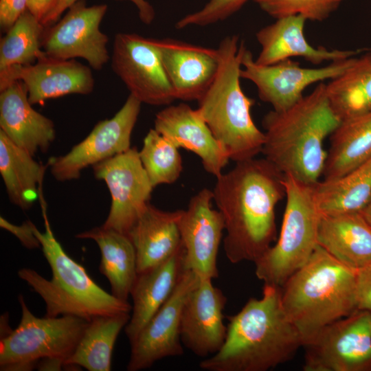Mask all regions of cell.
Returning a JSON list of instances; mask_svg holds the SVG:
<instances>
[{
    "mask_svg": "<svg viewBox=\"0 0 371 371\" xmlns=\"http://www.w3.org/2000/svg\"><path fill=\"white\" fill-rule=\"evenodd\" d=\"M284 175L265 158L236 162L216 177L214 201L221 212L228 260L254 263L276 240V207L285 196Z\"/></svg>",
    "mask_w": 371,
    "mask_h": 371,
    "instance_id": "cell-1",
    "label": "cell"
},
{
    "mask_svg": "<svg viewBox=\"0 0 371 371\" xmlns=\"http://www.w3.org/2000/svg\"><path fill=\"white\" fill-rule=\"evenodd\" d=\"M225 343L215 355L203 359L206 371H267L290 361L304 338L287 317L281 287L264 284L260 298H250L230 316Z\"/></svg>",
    "mask_w": 371,
    "mask_h": 371,
    "instance_id": "cell-2",
    "label": "cell"
},
{
    "mask_svg": "<svg viewBox=\"0 0 371 371\" xmlns=\"http://www.w3.org/2000/svg\"><path fill=\"white\" fill-rule=\"evenodd\" d=\"M341 120L333 111L319 82L313 91L283 111H270L262 118L265 158L284 175L315 184L327 157L325 139Z\"/></svg>",
    "mask_w": 371,
    "mask_h": 371,
    "instance_id": "cell-3",
    "label": "cell"
},
{
    "mask_svg": "<svg viewBox=\"0 0 371 371\" xmlns=\"http://www.w3.org/2000/svg\"><path fill=\"white\" fill-rule=\"evenodd\" d=\"M356 270L317 245L281 287L283 308L304 341L357 310Z\"/></svg>",
    "mask_w": 371,
    "mask_h": 371,
    "instance_id": "cell-4",
    "label": "cell"
},
{
    "mask_svg": "<svg viewBox=\"0 0 371 371\" xmlns=\"http://www.w3.org/2000/svg\"><path fill=\"white\" fill-rule=\"evenodd\" d=\"M245 47L237 35L227 36L221 41L216 76L198 101L197 109L229 159L236 162L255 158L265 142L264 132L251 115L254 100L244 93L240 85Z\"/></svg>",
    "mask_w": 371,
    "mask_h": 371,
    "instance_id": "cell-5",
    "label": "cell"
},
{
    "mask_svg": "<svg viewBox=\"0 0 371 371\" xmlns=\"http://www.w3.org/2000/svg\"><path fill=\"white\" fill-rule=\"evenodd\" d=\"M41 203L45 231L35 225L34 232L52 271L47 280L35 270L23 268L18 276L40 295L45 304L46 317L72 315L90 321L94 317L130 313L132 305L116 298L99 286L86 269L64 250L50 226L46 205Z\"/></svg>",
    "mask_w": 371,
    "mask_h": 371,
    "instance_id": "cell-6",
    "label": "cell"
},
{
    "mask_svg": "<svg viewBox=\"0 0 371 371\" xmlns=\"http://www.w3.org/2000/svg\"><path fill=\"white\" fill-rule=\"evenodd\" d=\"M315 185L284 175L286 205L280 236L254 262L256 276L264 284L282 287L307 262L318 245L322 213Z\"/></svg>",
    "mask_w": 371,
    "mask_h": 371,
    "instance_id": "cell-7",
    "label": "cell"
},
{
    "mask_svg": "<svg viewBox=\"0 0 371 371\" xmlns=\"http://www.w3.org/2000/svg\"><path fill=\"white\" fill-rule=\"evenodd\" d=\"M21 321L14 330L1 337L0 370L27 371L44 358L66 361L74 352L89 321L72 315L38 317L19 295Z\"/></svg>",
    "mask_w": 371,
    "mask_h": 371,
    "instance_id": "cell-8",
    "label": "cell"
},
{
    "mask_svg": "<svg viewBox=\"0 0 371 371\" xmlns=\"http://www.w3.org/2000/svg\"><path fill=\"white\" fill-rule=\"evenodd\" d=\"M304 371H371V313L356 310L307 338Z\"/></svg>",
    "mask_w": 371,
    "mask_h": 371,
    "instance_id": "cell-9",
    "label": "cell"
},
{
    "mask_svg": "<svg viewBox=\"0 0 371 371\" xmlns=\"http://www.w3.org/2000/svg\"><path fill=\"white\" fill-rule=\"evenodd\" d=\"M110 59L112 70L142 103L168 105L176 100L157 39L118 33Z\"/></svg>",
    "mask_w": 371,
    "mask_h": 371,
    "instance_id": "cell-10",
    "label": "cell"
},
{
    "mask_svg": "<svg viewBox=\"0 0 371 371\" xmlns=\"http://www.w3.org/2000/svg\"><path fill=\"white\" fill-rule=\"evenodd\" d=\"M108 7L106 4L87 6L78 0L54 24L45 27L41 48L45 55L58 59L81 58L91 68L100 70L109 60V38L100 30Z\"/></svg>",
    "mask_w": 371,
    "mask_h": 371,
    "instance_id": "cell-11",
    "label": "cell"
},
{
    "mask_svg": "<svg viewBox=\"0 0 371 371\" xmlns=\"http://www.w3.org/2000/svg\"><path fill=\"white\" fill-rule=\"evenodd\" d=\"M95 177L106 184L111 197L104 227L129 235L149 203L153 186L136 148L93 166Z\"/></svg>",
    "mask_w": 371,
    "mask_h": 371,
    "instance_id": "cell-12",
    "label": "cell"
},
{
    "mask_svg": "<svg viewBox=\"0 0 371 371\" xmlns=\"http://www.w3.org/2000/svg\"><path fill=\"white\" fill-rule=\"evenodd\" d=\"M141 104L139 100L129 94L111 118L100 121L83 140L64 155L52 157L48 164L55 179H77L85 168L129 150Z\"/></svg>",
    "mask_w": 371,
    "mask_h": 371,
    "instance_id": "cell-13",
    "label": "cell"
},
{
    "mask_svg": "<svg viewBox=\"0 0 371 371\" xmlns=\"http://www.w3.org/2000/svg\"><path fill=\"white\" fill-rule=\"evenodd\" d=\"M353 58L332 62L319 68L302 67L299 62L291 58L262 65L256 62L252 53L245 47L240 77L253 82L260 99L271 104L273 110L280 111L300 100L304 96V91L310 85L341 74Z\"/></svg>",
    "mask_w": 371,
    "mask_h": 371,
    "instance_id": "cell-14",
    "label": "cell"
},
{
    "mask_svg": "<svg viewBox=\"0 0 371 371\" xmlns=\"http://www.w3.org/2000/svg\"><path fill=\"white\" fill-rule=\"evenodd\" d=\"M200 278L185 269L175 289L131 344L127 370L148 369L155 362L183 354L180 328L183 306Z\"/></svg>",
    "mask_w": 371,
    "mask_h": 371,
    "instance_id": "cell-15",
    "label": "cell"
},
{
    "mask_svg": "<svg viewBox=\"0 0 371 371\" xmlns=\"http://www.w3.org/2000/svg\"><path fill=\"white\" fill-rule=\"evenodd\" d=\"M212 201L213 192L202 189L191 198L179 221L185 269L201 279L218 276L217 256L225 223L221 212L212 207Z\"/></svg>",
    "mask_w": 371,
    "mask_h": 371,
    "instance_id": "cell-16",
    "label": "cell"
},
{
    "mask_svg": "<svg viewBox=\"0 0 371 371\" xmlns=\"http://www.w3.org/2000/svg\"><path fill=\"white\" fill-rule=\"evenodd\" d=\"M15 80L23 82L32 104L69 94L87 95L94 88L89 67L75 59L54 58L45 54L32 64L0 71V89Z\"/></svg>",
    "mask_w": 371,
    "mask_h": 371,
    "instance_id": "cell-17",
    "label": "cell"
},
{
    "mask_svg": "<svg viewBox=\"0 0 371 371\" xmlns=\"http://www.w3.org/2000/svg\"><path fill=\"white\" fill-rule=\"evenodd\" d=\"M212 280L200 279L187 297L181 319L183 346L204 359L221 350L227 331L223 321L227 298Z\"/></svg>",
    "mask_w": 371,
    "mask_h": 371,
    "instance_id": "cell-18",
    "label": "cell"
},
{
    "mask_svg": "<svg viewBox=\"0 0 371 371\" xmlns=\"http://www.w3.org/2000/svg\"><path fill=\"white\" fill-rule=\"evenodd\" d=\"M157 41L175 98L199 101L216 76L219 67L217 49L171 38Z\"/></svg>",
    "mask_w": 371,
    "mask_h": 371,
    "instance_id": "cell-19",
    "label": "cell"
},
{
    "mask_svg": "<svg viewBox=\"0 0 371 371\" xmlns=\"http://www.w3.org/2000/svg\"><path fill=\"white\" fill-rule=\"evenodd\" d=\"M154 128L178 148L196 154L210 175L223 173L229 158L197 109L185 103L167 106L156 114Z\"/></svg>",
    "mask_w": 371,
    "mask_h": 371,
    "instance_id": "cell-20",
    "label": "cell"
},
{
    "mask_svg": "<svg viewBox=\"0 0 371 371\" xmlns=\"http://www.w3.org/2000/svg\"><path fill=\"white\" fill-rule=\"evenodd\" d=\"M306 21L301 15L286 16L260 29L256 37L261 49L256 62L269 65L293 57H302L313 65H319L349 58L360 51L312 46L304 36Z\"/></svg>",
    "mask_w": 371,
    "mask_h": 371,
    "instance_id": "cell-21",
    "label": "cell"
},
{
    "mask_svg": "<svg viewBox=\"0 0 371 371\" xmlns=\"http://www.w3.org/2000/svg\"><path fill=\"white\" fill-rule=\"evenodd\" d=\"M32 105L22 81H13L0 89V131L34 156L38 151H47L56 130L53 121Z\"/></svg>",
    "mask_w": 371,
    "mask_h": 371,
    "instance_id": "cell-22",
    "label": "cell"
},
{
    "mask_svg": "<svg viewBox=\"0 0 371 371\" xmlns=\"http://www.w3.org/2000/svg\"><path fill=\"white\" fill-rule=\"evenodd\" d=\"M184 267V248L159 265L137 274L131 296L130 319L124 328L131 344L175 289Z\"/></svg>",
    "mask_w": 371,
    "mask_h": 371,
    "instance_id": "cell-23",
    "label": "cell"
},
{
    "mask_svg": "<svg viewBox=\"0 0 371 371\" xmlns=\"http://www.w3.org/2000/svg\"><path fill=\"white\" fill-rule=\"evenodd\" d=\"M181 210L168 212L148 204L128 235L135 249L138 273L164 262L181 247Z\"/></svg>",
    "mask_w": 371,
    "mask_h": 371,
    "instance_id": "cell-24",
    "label": "cell"
},
{
    "mask_svg": "<svg viewBox=\"0 0 371 371\" xmlns=\"http://www.w3.org/2000/svg\"><path fill=\"white\" fill-rule=\"evenodd\" d=\"M317 244L350 268L371 263V226L360 212L322 214Z\"/></svg>",
    "mask_w": 371,
    "mask_h": 371,
    "instance_id": "cell-25",
    "label": "cell"
},
{
    "mask_svg": "<svg viewBox=\"0 0 371 371\" xmlns=\"http://www.w3.org/2000/svg\"><path fill=\"white\" fill-rule=\"evenodd\" d=\"M75 237L96 243L101 254L99 271L109 280L111 293L119 300L128 301L138 274L135 249L130 237L102 225Z\"/></svg>",
    "mask_w": 371,
    "mask_h": 371,
    "instance_id": "cell-26",
    "label": "cell"
},
{
    "mask_svg": "<svg viewBox=\"0 0 371 371\" xmlns=\"http://www.w3.org/2000/svg\"><path fill=\"white\" fill-rule=\"evenodd\" d=\"M47 167L48 163L45 166L36 161L0 131V173L12 203L23 210L32 206L41 194Z\"/></svg>",
    "mask_w": 371,
    "mask_h": 371,
    "instance_id": "cell-27",
    "label": "cell"
},
{
    "mask_svg": "<svg viewBox=\"0 0 371 371\" xmlns=\"http://www.w3.org/2000/svg\"><path fill=\"white\" fill-rule=\"evenodd\" d=\"M371 157V112L341 121L330 135L322 176L339 178Z\"/></svg>",
    "mask_w": 371,
    "mask_h": 371,
    "instance_id": "cell-28",
    "label": "cell"
},
{
    "mask_svg": "<svg viewBox=\"0 0 371 371\" xmlns=\"http://www.w3.org/2000/svg\"><path fill=\"white\" fill-rule=\"evenodd\" d=\"M329 103L341 121L371 112V49L326 85Z\"/></svg>",
    "mask_w": 371,
    "mask_h": 371,
    "instance_id": "cell-29",
    "label": "cell"
},
{
    "mask_svg": "<svg viewBox=\"0 0 371 371\" xmlns=\"http://www.w3.org/2000/svg\"><path fill=\"white\" fill-rule=\"evenodd\" d=\"M130 317V313H123L101 315L89 321L74 352L65 361V367L111 370L115 343Z\"/></svg>",
    "mask_w": 371,
    "mask_h": 371,
    "instance_id": "cell-30",
    "label": "cell"
},
{
    "mask_svg": "<svg viewBox=\"0 0 371 371\" xmlns=\"http://www.w3.org/2000/svg\"><path fill=\"white\" fill-rule=\"evenodd\" d=\"M315 189L322 214L360 212L371 196V157L339 178L319 181Z\"/></svg>",
    "mask_w": 371,
    "mask_h": 371,
    "instance_id": "cell-31",
    "label": "cell"
},
{
    "mask_svg": "<svg viewBox=\"0 0 371 371\" xmlns=\"http://www.w3.org/2000/svg\"><path fill=\"white\" fill-rule=\"evenodd\" d=\"M45 26L27 10L8 29L0 42V71L35 63L45 53L41 40Z\"/></svg>",
    "mask_w": 371,
    "mask_h": 371,
    "instance_id": "cell-32",
    "label": "cell"
},
{
    "mask_svg": "<svg viewBox=\"0 0 371 371\" xmlns=\"http://www.w3.org/2000/svg\"><path fill=\"white\" fill-rule=\"evenodd\" d=\"M139 155L153 188L175 182L181 173L179 148L155 128L144 137Z\"/></svg>",
    "mask_w": 371,
    "mask_h": 371,
    "instance_id": "cell-33",
    "label": "cell"
},
{
    "mask_svg": "<svg viewBox=\"0 0 371 371\" xmlns=\"http://www.w3.org/2000/svg\"><path fill=\"white\" fill-rule=\"evenodd\" d=\"M345 0H254L269 16L278 19L301 15L306 21H323Z\"/></svg>",
    "mask_w": 371,
    "mask_h": 371,
    "instance_id": "cell-34",
    "label": "cell"
},
{
    "mask_svg": "<svg viewBox=\"0 0 371 371\" xmlns=\"http://www.w3.org/2000/svg\"><path fill=\"white\" fill-rule=\"evenodd\" d=\"M249 0H210L200 10L179 19L175 27L206 26L223 21L240 10Z\"/></svg>",
    "mask_w": 371,
    "mask_h": 371,
    "instance_id": "cell-35",
    "label": "cell"
},
{
    "mask_svg": "<svg viewBox=\"0 0 371 371\" xmlns=\"http://www.w3.org/2000/svg\"><path fill=\"white\" fill-rule=\"evenodd\" d=\"M357 310L371 313V263L356 270Z\"/></svg>",
    "mask_w": 371,
    "mask_h": 371,
    "instance_id": "cell-36",
    "label": "cell"
},
{
    "mask_svg": "<svg viewBox=\"0 0 371 371\" xmlns=\"http://www.w3.org/2000/svg\"><path fill=\"white\" fill-rule=\"evenodd\" d=\"M34 223L31 221H25L18 225L0 217V227L15 236L21 243L27 249H33L41 247V243L34 232Z\"/></svg>",
    "mask_w": 371,
    "mask_h": 371,
    "instance_id": "cell-37",
    "label": "cell"
},
{
    "mask_svg": "<svg viewBox=\"0 0 371 371\" xmlns=\"http://www.w3.org/2000/svg\"><path fill=\"white\" fill-rule=\"evenodd\" d=\"M27 10V0H0V26L7 32Z\"/></svg>",
    "mask_w": 371,
    "mask_h": 371,
    "instance_id": "cell-38",
    "label": "cell"
},
{
    "mask_svg": "<svg viewBox=\"0 0 371 371\" xmlns=\"http://www.w3.org/2000/svg\"><path fill=\"white\" fill-rule=\"evenodd\" d=\"M60 0H27V10L42 24Z\"/></svg>",
    "mask_w": 371,
    "mask_h": 371,
    "instance_id": "cell-39",
    "label": "cell"
},
{
    "mask_svg": "<svg viewBox=\"0 0 371 371\" xmlns=\"http://www.w3.org/2000/svg\"><path fill=\"white\" fill-rule=\"evenodd\" d=\"M129 1L137 8L139 19L146 25H150L155 19V12L153 6L146 0H117Z\"/></svg>",
    "mask_w": 371,
    "mask_h": 371,
    "instance_id": "cell-40",
    "label": "cell"
},
{
    "mask_svg": "<svg viewBox=\"0 0 371 371\" xmlns=\"http://www.w3.org/2000/svg\"><path fill=\"white\" fill-rule=\"evenodd\" d=\"M77 1L78 0H60L56 8L43 23V26L47 27L58 21L60 15Z\"/></svg>",
    "mask_w": 371,
    "mask_h": 371,
    "instance_id": "cell-41",
    "label": "cell"
},
{
    "mask_svg": "<svg viewBox=\"0 0 371 371\" xmlns=\"http://www.w3.org/2000/svg\"><path fill=\"white\" fill-rule=\"evenodd\" d=\"M65 361L58 358H44L36 366L38 370H61L65 367Z\"/></svg>",
    "mask_w": 371,
    "mask_h": 371,
    "instance_id": "cell-42",
    "label": "cell"
},
{
    "mask_svg": "<svg viewBox=\"0 0 371 371\" xmlns=\"http://www.w3.org/2000/svg\"><path fill=\"white\" fill-rule=\"evenodd\" d=\"M360 212L365 220L371 226V196Z\"/></svg>",
    "mask_w": 371,
    "mask_h": 371,
    "instance_id": "cell-43",
    "label": "cell"
}]
</instances>
